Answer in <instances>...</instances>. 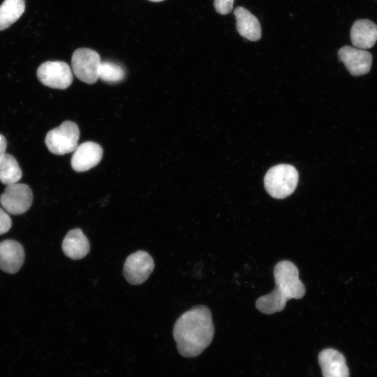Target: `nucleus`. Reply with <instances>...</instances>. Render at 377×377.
<instances>
[{
	"mask_svg": "<svg viewBox=\"0 0 377 377\" xmlns=\"http://www.w3.org/2000/svg\"><path fill=\"white\" fill-rule=\"evenodd\" d=\"M318 362L323 377H349V371L344 356L332 348L323 350Z\"/></svg>",
	"mask_w": 377,
	"mask_h": 377,
	"instance_id": "12",
	"label": "nucleus"
},
{
	"mask_svg": "<svg viewBox=\"0 0 377 377\" xmlns=\"http://www.w3.org/2000/svg\"><path fill=\"white\" fill-rule=\"evenodd\" d=\"M21 168L15 158L9 154H5L0 161V182L6 185L17 183L22 177Z\"/></svg>",
	"mask_w": 377,
	"mask_h": 377,
	"instance_id": "17",
	"label": "nucleus"
},
{
	"mask_svg": "<svg viewBox=\"0 0 377 377\" xmlns=\"http://www.w3.org/2000/svg\"><path fill=\"white\" fill-rule=\"evenodd\" d=\"M154 268V260L149 253L138 251L126 258L123 274L129 283L140 285L149 278Z\"/></svg>",
	"mask_w": 377,
	"mask_h": 377,
	"instance_id": "8",
	"label": "nucleus"
},
{
	"mask_svg": "<svg viewBox=\"0 0 377 377\" xmlns=\"http://www.w3.org/2000/svg\"><path fill=\"white\" fill-rule=\"evenodd\" d=\"M24 261L22 246L13 239L0 242V269L9 274H15L21 268Z\"/></svg>",
	"mask_w": 377,
	"mask_h": 377,
	"instance_id": "11",
	"label": "nucleus"
},
{
	"mask_svg": "<svg viewBox=\"0 0 377 377\" xmlns=\"http://www.w3.org/2000/svg\"><path fill=\"white\" fill-rule=\"evenodd\" d=\"M338 57L353 76L367 74L372 64V55L370 52L348 45L339 49Z\"/></svg>",
	"mask_w": 377,
	"mask_h": 377,
	"instance_id": "9",
	"label": "nucleus"
},
{
	"mask_svg": "<svg viewBox=\"0 0 377 377\" xmlns=\"http://www.w3.org/2000/svg\"><path fill=\"white\" fill-rule=\"evenodd\" d=\"M79 138L77 125L71 121H65L47 133L45 142L51 153L64 155L75 150L78 146Z\"/></svg>",
	"mask_w": 377,
	"mask_h": 377,
	"instance_id": "4",
	"label": "nucleus"
},
{
	"mask_svg": "<svg viewBox=\"0 0 377 377\" xmlns=\"http://www.w3.org/2000/svg\"><path fill=\"white\" fill-rule=\"evenodd\" d=\"M101 64L100 55L89 48L75 50L71 58L73 72L80 80L87 84H94L99 78Z\"/></svg>",
	"mask_w": 377,
	"mask_h": 377,
	"instance_id": "5",
	"label": "nucleus"
},
{
	"mask_svg": "<svg viewBox=\"0 0 377 377\" xmlns=\"http://www.w3.org/2000/svg\"><path fill=\"white\" fill-rule=\"evenodd\" d=\"M149 1H155V2H159V1H162L163 0H149Z\"/></svg>",
	"mask_w": 377,
	"mask_h": 377,
	"instance_id": "22",
	"label": "nucleus"
},
{
	"mask_svg": "<svg viewBox=\"0 0 377 377\" xmlns=\"http://www.w3.org/2000/svg\"><path fill=\"white\" fill-rule=\"evenodd\" d=\"M12 222L8 213L0 208V235L7 232L11 228Z\"/></svg>",
	"mask_w": 377,
	"mask_h": 377,
	"instance_id": "20",
	"label": "nucleus"
},
{
	"mask_svg": "<svg viewBox=\"0 0 377 377\" xmlns=\"http://www.w3.org/2000/svg\"><path fill=\"white\" fill-rule=\"evenodd\" d=\"M350 40L355 47H372L377 41V25L366 19L356 20L350 29Z\"/></svg>",
	"mask_w": 377,
	"mask_h": 377,
	"instance_id": "13",
	"label": "nucleus"
},
{
	"mask_svg": "<svg viewBox=\"0 0 377 377\" xmlns=\"http://www.w3.org/2000/svg\"><path fill=\"white\" fill-rule=\"evenodd\" d=\"M275 288L268 295L259 297L256 308L265 314L281 311L288 300L301 299L306 289L299 279V271L296 265L288 260L279 262L274 268Z\"/></svg>",
	"mask_w": 377,
	"mask_h": 377,
	"instance_id": "2",
	"label": "nucleus"
},
{
	"mask_svg": "<svg viewBox=\"0 0 377 377\" xmlns=\"http://www.w3.org/2000/svg\"><path fill=\"white\" fill-rule=\"evenodd\" d=\"M214 334L212 313L205 306H194L184 312L173 327L177 350L185 357L199 355L211 343Z\"/></svg>",
	"mask_w": 377,
	"mask_h": 377,
	"instance_id": "1",
	"label": "nucleus"
},
{
	"mask_svg": "<svg viewBox=\"0 0 377 377\" xmlns=\"http://www.w3.org/2000/svg\"><path fill=\"white\" fill-rule=\"evenodd\" d=\"M298 182V172L288 164L272 167L264 178L265 188L274 198L283 199L292 194Z\"/></svg>",
	"mask_w": 377,
	"mask_h": 377,
	"instance_id": "3",
	"label": "nucleus"
},
{
	"mask_svg": "<svg viewBox=\"0 0 377 377\" xmlns=\"http://www.w3.org/2000/svg\"><path fill=\"white\" fill-rule=\"evenodd\" d=\"M7 142L6 138L0 134V161L6 154Z\"/></svg>",
	"mask_w": 377,
	"mask_h": 377,
	"instance_id": "21",
	"label": "nucleus"
},
{
	"mask_svg": "<svg viewBox=\"0 0 377 377\" xmlns=\"http://www.w3.org/2000/svg\"><path fill=\"white\" fill-rule=\"evenodd\" d=\"M234 0H214L216 11L221 15L230 13L233 8Z\"/></svg>",
	"mask_w": 377,
	"mask_h": 377,
	"instance_id": "19",
	"label": "nucleus"
},
{
	"mask_svg": "<svg viewBox=\"0 0 377 377\" xmlns=\"http://www.w3.org/2000/svg\"><path fill=\"white\" fill-rule=\"evenodd\" d=\"M36 75L43 85L52 89H66L73 82V73L70 66L61 61L43 63L38 68Z\"/></svg>",
	"mask_w": 377,
	"mask_h": 377,
	"instance_id": "6",
	"label": "nucleus"
},
{
	"mask_svg": "<svg viewBox=\"0 0 377 377\" xmlns=\"http://www.w3.org/2000/svg\"><path fill=\"white\" fill-rule=\"evenodd\" d=\"M33 201V193L25 184L15 183L6 185L0 196V203L3 209L10 214L19 215L26 212Z\"/></svg>",
	"mask_w": 377,
	"mask_h": 377,
	"instance_id": "7",
	"label": "nucleus"
},
{
	"mask_svg": "<svg viewBox=\"0 0 377 377\" xmlns=\"http://www.w3.org/2000/svg\"><path fill=\"white\" fill-rule=\"evenodd\" d=\"M103 148L94 142H85L77 147L71 158V166L76 172H84L99 163Z\"/></svg>",
	"mask_w": 377,
	"mask_h": 377,
	"instance_id": "10",
	"label": "nucleus"
},
{
	"mask_svg": "<svg viewBox=\"0 0 377 377\" xmlns=\"http://www.w3.org/2000/svg\"><path fill=\"white\" fill-rule=\"evenodd\" d=\"M25 10L24 0H4L0 5V31L16 22Z\"/></svg>",
	"mask_w": 377,
	"mask_h": 377,
	"instance_id": "16",
	"label": "nucleus"
},
{
	"mask_svg": "<svg viewBox=\"0 0 377 377\" xmlns=\"http://www.w3.org/2000/svg\"><path fill=\"white\" fill-rule=\"evenodd\" d=\"M234 15L236 28L239 34L251 41H257L261 38V27L257 17L243 7H237Z\"/></svg>",
	"mask_w": 377,
	"mask_h": 377,
	"instance_id": "14",
	"label": "nucleus"
},
{
	"mask_svg": "<svg viewBox=\"0 0 377 377\" xmlns=\"http://www.w3.org/2000/svg\"><path fill=\"white\" fill-rule=\"evenodd\" d=\"M125 77V71L119 65L111 61H101L99 68V78L102 80L115 83L122 81Z\"/></svg>",
	"mask_w": 377,
	"mask_h": 377,
	"instance_id": "18",
	"label": "nucleus"
},
{
	"mask_svg": "<svg viewBox=\"0 0 377 377\" xmlns=\"http://www.w3.org/2000/svg\"><path fill=\"white\" fill-rule=\"evenodd\" d=\"M64 254L73 259L79 260L85 257L89 251L90 244L81 229L71 230L62 242Z\"/></svg>",
	"mask_w": 377,
	"mask_h": 377,
	"instance_id": "15",
	"label": "nucleus"
}]
</instances>
